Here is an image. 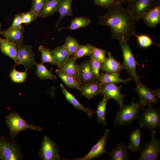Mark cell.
Wrapping results in <instances>:
<instances>
[{
  "label": "cell",
  "mask_w": 160,
  "mask_h": 160,
  "mask_svg": "<svg viewBox=\"0 0 160 160\" xmlns=\"http://www.w3.org/2000/svg\"><path fill=\"white\" fill-rule=\"evenodd\" d=\"M106 14L99 16L98 23L110 27L112 38L128 41L136 34L135 21L127 8L117 4L107 8Z\"/></svg>",
  "instance_id": "obj_1"
},
{
  "label": "cell",
  "mask_w": 160,
  "mask_h": 160,
  "mask_svg": "<svg viewBox=\"0 0 160 160\" xmlns=\"http://www.w3.org/2000/svg\"><path fill=\"white\" fill-rule=\"evenodd\" d=\"M146 105L139 99L137 101H135L134 97L129 104L124 105L123 104L120 106L116 114L114 125L129 126L135 119L140 118L139 113Z\"/></svg>",
  "instance_id": "obj_2"
},
{
  "label": "cell",
  "mask_w": 160,
  "mask_h": 160,
  "mask_svg": "<svg viewBox=\"0 0 160 160\" xmlns=\"http://www.w3.org/2000/svg\"><path fill=\"white\" fill-rule=\"evenodd\" d=\"M2 149L0 153V160H22L24 157L21 145L15 138L7 136L0 137Z\"/></svg>",
  "instance_id": "obj_3"
},
{
  "label": "cell",
  "mask_w": 160,
  "mask_h": 160,
  "mask_svg": "<svg viewBox=\"0 0 160 160\" xmlns=\"http://www.w3.org/2000/svg\"><path fill=\"white\" fill-rule=\"evenodd\" d=\"M5 122L9 130V135L15 138L19 133L28 129L42 131V127L29 124L19 114L12 111L5 116Z\"/></svg>",
  "instance_id": "obj_4"
},
{
  "label": "cell",
  "mask_w": 160,
  "mask_h": 160,
  "mask_svg": "<svg viewBox=\"0 0 160 160\" xmlns=\"http://www.w3.org/2000/svg\"><path fill=\"white\" fill-rule=\"evenodd\" d=\"M126 41H119L120 45L122 49L123 61L121 64L123 69L125 70L131 78L135 82L136 84L141 83L140 79L141 77L139 76L136 72L137 65H140L136 60L128 44Z\"/></svg>",
  "instance_id": "obj_5"
},
{
  "label": "cell",
  "mask_w": 160,
  "mask_h": 160,
  "mask_svg": "<svg viewBox=\"0 0 160 160\" xmlns=\"http://www.w3.org/2000/svg\"><path fill=\"white\" fill-rule=\"evenodd\" d=\"M127 8L136 22L142 19L148 12L160 4L159 0H131Z\"/></svg>",
  "instance_id": "obj_6"
},
{
  "label": "cell",
  "mask_w": 160,
  "mask_h": 160,
  "mask_svg": "<svg viewBox=\"0 0 160 160\" xmlns=\"http://www.w3.org/2000/svg\"><path fill=\"white\" fill-rule=\"evenodd\" d=\"M140 118V126L151 132L157 129L160 125V112L159 109L153 108L152 106H148L142 110Z\"/></svg>",
  "instance_id": "obj_7"
},
{
  "label": "cell",
  "mask_w": 160,
  "mask_h": 160,
  "mask_svg": "<svg viewBox=\"0 0 160 160\" xmlns=\"http://www.w3.org/2000/svg\"><path fill=\"white\" fill-rule=\"evenodd\" d=\"M151 138L148 143L142 145L139 160H156L160 155V143L155 131L151 132Z\"/></svg>",
  "instance_id": "obj_8"
},
{
  "label": "cell",
  "mask_w": 160,
  "mask_h": 160,
  "mask_svg": "<svg viewBox=\"0 0 160 160\" xmlns=\"http://www.w3.org/2000/svg\"><path fill=\"white\" fill-rule=\"evenodd\" d=\"M59 148L57 145L48 136L43 137L39 155L43 160H66L62 159L58 155Z\"/></svg>",
  "instance_id": "obj_9"
},
{
  "label": "cell",
  "mask_w": 160,
  "mask_h": 160,
  "mask_svg": "<svg viewBox=\"0 0 160 160\" xmlns=\"http://www.w3.org/2000/svg\"><path fill=\"white\" fill-rule=\"evenodd\" d=\"M135 91L139 96V100L146 105L152 106L160 101V89L152 90L141 83L136 84Z\"/></svg>",
  "instance_id": "obj_10"
},
{
  "label": "cell",
  "mask_w": 160,
  "mask_h": 160,
  "mask_svg": "<svg viewBox=\"0 0 160 160\" xmlns=\"http://www.w3.org/2000/svg\"><path fill=\"white\" fill-rule=\"evenodd\" d=\"M32 47L31 45H27L23 43L16 45L19 65H23L26 69L32 68L36 63Z\"/></svg>",
  "instance_id": "obj_11"
},
{
  "label": "cell",
  "mask_w": 160,
  "mask_h": 160,
  "mask_svg": "<svg viewBox=\"0 0 160 160\" xmlns=\"http://www.w3.org/2000/svg\"><path fill=\"white\" fill-rule=\"evenodd\" d=\"M122 87V85L118 86L114 83L104 84L101 85L100 94L107 100L110 99L115 100L121 106L123 104V98L125 96L120 92Z\"/></svg>",
  "instance_id": "obj_12"
},
{
  "label": "cell",
  "mask_w": 160,
  "mask_h": 160,
  "mask_svg": "<svg viewBox=\"0 0 160 160\" xmlns=\"http://www.w3.org/2000/svg\"><path fill=\"white\" fill-rule=\"evenodd\" d=\"M78 70L77 80L81 86L89 84L97 81L92 71L90 59L84 61L79 65Z\"/></svg>",
  "instance_id": "obj_13"
},
{
  "label": "cell",
  "mask_w": 160,
  "mask_h": 160,
  "mask_svg": "<svg viewBox=\"0 0 160 160\" xmlns=\"http://www.w3.org/2000/svg\"><path fill=\"white\" fill-rule=\"evenodd\" d=\"M110 132L108 129L105 130L103 136L92 148L90 151L84 156L77 158L72 160H91L98 158L101 155L108 152L106 151V143Z\"/></svg>",
  "instance_id": "obj_14"
},
{
  "label": "cell",
  "mask_w": 160,
  "mask_h": 160,
  "mask_svg": "<svg viewBox=\"0 0 160 160\" xmlns=\"http://www.w3.org/2000/svg\"><path fill=\"white\" fill-rule=\"evenodd\" d=\"M24 26L23 24L12 28H9L4 31H2L0 35L16 45L23 44V42Z\"/></svg>",
  "instance_id": "obj_15"
},
{
  "label": "cell",
  "mask_w": 160,
  "mask_h": 160,
  "mask_svg": "<svg viewBox=\"0 0 160 160\" xmlns=\"http://www.w3.org/2000/svg\"><path fill=\"white\" fill-rule=\"evenodd\" d=\"M0 49L4 55L11 58L15 62V66L19 65L16 45L5 39L0 37Z\"/></svg>",
  "instance_id": "obj_16"
},
{
  "label": "cell",
  "mask_w": 160,
  "mask_h": 160,
  "mask_svg": "<svg viewBox=\"0 0 160 160\" xmlns=\"http://www.w3.org/2000/svg\"><path fill=\"white\" fill-rule=\"evenodd\" d=\"M107 59L101 63L100 70L106 73L119 72L122 68L120 62L117 61L110 52H108Z\"/></svg>",
  "instance_id": "obj_17"
},
{
  "label": "cell",
  "mask_w": 160,
  "mask_h": 160,
  "mask_svg": "<svg viewBox=\"0 0 160 160\" xmlns=\"http://www.w3.org/2000/svg\"><path fill=\"white\" fill-rule=\"evenodd\" d=\"M129 150L125 143L121 142L117 144L115 148L108 153L111 160H128L130 159Z\"/></svg>",
  "instance_id": "obj_18"
},
{
  "label": "cell",
  "mask_w": 160,
  "mask_h": 160,
  "mask_svg": "<svg viewBox=\"0 0 160 160\" xmlns=\"http://www.w3.org/2000/svg\"><path fill=\"white\" fill-rule=\"evenodd\" d=\"M142 19L149 27H156L160 23V4L146 13Z\"/></svg>",
  "instance_id": "obj_19"
},
{
  "label": "cell",
  "mask_w": 160,
  "mask_h": 160,
  "mask_svg": "<svg viewBox=\"0 0 160 160\" xmlns=\"http://www.w3.org/2000/svg\"><path fill=\"white\" fill-rule=\"evenodd\" d=\"M101 85L99 81H96L81 86L80 90L81 94L88 99H91L100 94Z\"/></svg>",
  "instance_id": "obj_20"
},
{
  "label": "cell",
  "mask_w": 160,
  "mask_h": 160,
  "mask_svg": "<svg viewBox=\"0 0 160 160\" xmlns=\"http://www.w3.org/2000/svg\"><path fill=\"white\" fill-rule=\"evenodd\" d=\"M62 93L65 96L66 100L69 101L77 109L86 113L88 116L91 118L94 112L92 109L86 108L82 105L78 100L71 94L69 92L62 84H60Z\"/></svg>",
  "instance_id": "obj_21"
},
{
  "label": "cell",
  "mask_w": 160,
  "mask_h": 160,
  "mask_svg": "<svg viewBox=\"0 0 160 160\" xmlns=\"http://www.w3.org/2000/svg\"><path fill=\"white\" fill-rule=\"evenodd\" d=\"M120 76L119 72L106 73L102 71L100 73L99 81L101 85L110 83L126 84L132 80L130 77L126 79H122L119 78Z\"/></svg>",
  "instance_id": "obj_22"
},
{
  "label": "cell",
  "mask_w": 160,
  "mask_h": 160,
  "mask_svg": "<svg viewBox=\"0 0 160 160\" xmlns=\"http://www.w3.org/2000/svg\"><path fill=\"white\" fill-rule=\"evenodd\" d=\"M61 0H47L40 11L38 17L45 18L53 15Z\"/></svg>",
  "instance_id": "obj_23"
},
{
  "label": "cell",
  "mask_w": 160,
  "mask_h": 160,
  "mask_svg": "<svg viewBox=\"0 0 160 160\" xmlns=\"http://www.w3.org/2000/svg\"><path fill=\"white\" fill-rule=\"evenodd\" d=\"M73 0H61L56 11L59 13V16L55 26H57L60 21L67 16H73L72 4Z\"/></svg>",
  "instance_id": "obj_24"
},
{
  "label": "cell",
  "mask_w": 160,
  "mask_h": 160,
  "mask_svg": "<svg viewBox=\"0 0 160 160\" xmlns=\"http://www.w3.org/2000/svg\"><path fill=\"white\" fill-rule=\"evenodd\" d=\"M76 60L72 56H71L64 63L60 65L58 69L73 76L77 79L79 65L77 64Z\"/></svg>",
  "instance_id": "obj_25"
},
{
  "label": "cell",
  "mask_w": 160,
  "mask_h": 160,
  "mask_svg": "<svg viewBox=\"0 0 160 160\" xmlns=\"http://www.w3.org/2000/svg\"><path fill=\"white\" fill-rule=\"evenodd\" d=\"M55 71L58 76L68 88L75 89L80 90L81 85L75 77L60 71L58 68Z\"/></svg>",
  "instance_id": "obj_26"
},
{
  "label": "cell",
  "mask_w": 160,
  "mask_h": 160,
  "mask_svg": "<svg viewBox=\"0 0 160 160\" xmlns=\"http://www.w3.org/2000/svg\"><path fill=\"white\" fill-rule=\"evenodd\" d=\"M51 51L55 60L58 64V68L64 63L70 57L63 44L55 47Z\"/></svg>",
  "instance_id": "obj_27"
},
{
  "label": "cell",
  "mask_w": 160,
  "mask_h": 160,
  "mask_svg": "<svg viewBox=\"0 0 160 160\" xmlns=\"http://www.w3.org/2000/svg\"><path fill=\"white\" fill-rule=\"evenodd\" d=\"M139 126L138 129L132 131L130 134V141L128 147L134 153H138L140 150L141 134Z\"/></svg>",
  "instance_id": "obj_28"
},
{
  "label": "cell",
  "mask_w": 160,
  "mask_h": 160,
  "mask_svg": "<svg viewBox=\"0 0 160 160\" xmlns=\"http://www.w3.org/2000/svg\"><path fill=\"white\" fill-rule=\"evenodd\" d=\"M37 68L36 73L37 76L41 80L50 79L54 80L57 79V76L52 73L51 68L49 70L42 63H35Z\"/></svg>",
  "instance_id": "obj_29"
},
{
  "label": "cell",
  "mask_w": 160,
  "mask_h": 160,
  "mask_svg": "<svg viewBox=\"0 0 160 160\" xmlns=\"http://www.w3.org/2000/svg\"><path fill=\"white\" fill-rule=\"evenodd\" d=\"M90 19L88 17H76L71 21L70 25L65 28L71 30H74L85 28L90 24Z\"/></svg>",
  "instance_id": "obj_30"
},
{
  "label": "cell",
  "mask_w": 160,
  "mask_h": 160,
  "mask_svg": "<svg viewBox=\"0 0 160 160\" xmlns=\"http://www.w3.org/2000/svg\"><path fill=\"white\" fill-rule=\"evenodd\" d=\"M107 101L103 98L102 100L98 103L96 111L94 112L96 113V119L98 123L105 126L106 125L105 116Z\"/></svg>",
  "instance_id": "obj_31"
},
{
  "label": "cell",
  "mask_w": 160,
  "mask_h": 160,
  "mask_svg": "<svg viewBox=\"0 0 160 160\" xmlns=\"http://www.w3.org/2000/svg\"><path fill=\"white\" fill-rule=\"evenodd\" d=\"M70 57L73 56L80 45L78 41L71 36L66 37L63 44Z\"/></svg>",
  "instance_id": "obj_32"
},
{
  "label": "cell",
  "mask_w": 160,
  "mask_h": 160,
  "mask_svg": "<svg viewBox=\"0 0 160 160\" xmlns=\"http://www.w3.org/2000/svg\"><path fill=\"white\" fill-rule=\"evenodd\" d=\"M38 49L41 54V59L42 64L48 62L54 65H56L58 67V64L55 60L51 50L44 47L42 45L39 47Z\"/></svg>",
  "instance_id": "obj_33"
},
{
  "label": "cell",
  "mask_w": 160,
  "mask_h": 160,
  "mask_svg": "<svg viewBox=\"0 0 160 160\" xmlns=\"http://www.w3.org/2000/svg\"><path fill=\"white\" fill-rule=\"evenodd\" d=\"M89 57L92 55L90 44L80 45L74 55L72 56L75 60L84 57L86 56Z\"/></svg>",
  "instance_id": "obj_34"
},
{
  "label": "cell",
  "mask_w": 160,
  "mask_h": 160,
  "mask_svg": "<svg viewBox=\"0 0 160 160\" xmlns=\"http://www.w3.org/2000/svg\"><path fill=\"white\" fill-rule=\"evenodd\" d=\"M15 66L10 74V77L12 81L16 83H21L23 82L27 78V71L26 69L24 72H21L17 71Z\"/></svg>",
  "instance_id": "obj_35"
},
{
  "label": "cell",
  "mask_w": 160,
  "mask_h": 160,
  "mask_svg": "<svg viewBox=\"0 0 160 160\" xmlns=\"http://www.w3.org/2000/svg\"><path fill=\"white\" fill-rule=\"evenodd\" d=\"M92 52V56L94 58L99 60L101 62L105 60L107 57L105 54L106 50L97 48L90 44Z\"/></svg>",
  "instance_id": "obj_36"
},
{
  "label": "cell",
  "mask_w": 160,
  "mask_h": 160,
  "mask_svg": "<svg viewBox=\"0 0 160 160\" xmlns=\"http://www.w3.org/2000/svg\"><path fill=\"white\" fill-rule=\"evenodd\" d=\"M134 36H136L139 46L142 48H148L153 43L151 38L148 35L135 34Z\"/></svg>",
  "instance_id": "obj_37"
},
{
  "label": "cell",
  "mask_w": 160,
  "mask_h": 160,
  "mask_svg": "<svg viewBox=\"0 0 160 160\" xmlns=\"http://www.w3.org/2000/svg\"><path fill=\"white\" fill-rule=\"evenodd\" d=\"M47 0H32L31 11L33 12L36 18L38 17L39 13Z\"/></svg>",
  "instance_id": "obj_38"
},
{
  "label": "cell",
  "mask_w": 160,
  "mask_h": 160,
  "mask_svg": "<svg viewBox=\"0 0 160 160\" xmlns=\"http://www.w3.org/2000/svg\"><path fill=\"white\" fill-rule=\"evenodd\" d=\"M89 57L92 63L93 73L96 77L97 80L99 81L100 73L99 71L100 69L102 62L94 58L92 56Z\"/></svg>",
  "instance_id": "obj_39"
},
{
  "label": "cell",
  "mask_w": 160,
  "mask_h": 160,
  "mask_svg": "<svg viewBox=\"0 0 160 160\" xmlns=\"http://www.w3.org/2000/svg\"><path fill=\"white\" fill-rule=\"evenodd\" d=\"M94 3L96 6L107 8L118 3L117 0H94Z\"/></svg>",
  "instance_id": "obj_40"
},
{
  "label": "cell",
  "mask_w": 160,
  "mask_h": 160,
  "mask_svg": "<svg viewBox=\"0 0 160 160\" xmlns=\"http://www.w3.org/2000/svg\"><path fill=\"white\" fill-rule=\"evenodd\" d=\"M36 20L33 13L30 11L25 13H24L23 17L22 23L27 25L32 22L36 21Z\"/></svg>",
  "instance_id": "obj_41"
},
{
  "label": "cell",
  "mask_w": 160,
  "mask_h": 160,
  "mask_svg": "<svg viewBox=\"0 0 160 160\" xmlns=\"http://www.w3.org/2000/svg\"><path fill=\"white\" fill-rule=\"evenodd\" d=\"M24 14L23 12H21L15 15L13 22L9 28H15L22 24V19Z\"/></svg>",
  "instance_id": "obj_42"
},
{
  "label": "cell",
  "mask_w": 160,
  "mask_h": 160,
  "mask_svg": "<svg viewBox=\"0 0 160 160\" xmlns=\"http://www.w3.org/2000/svg\"><path fill=\"white\" fill-rule=\"evenodd\" d=\"M131 0H117L119 4H121L124 3H128Z\"/></svg>",
  "instance_id": "obj_43"
},
{
  "label": "cell",
  "mask_w": 160,
  "mask_h": 160,
  "mask_svg": "<svg viewBox=\"0 0 160 160\" xmlns=\"http://www.w3.org/2000/svg\"><path fill=\"white\" fill-rule=\"evenodd\" d=\"M2 31V30H1V23L0 21V35H0V33H1V31Z\"/></svg>",
  "instance_id": "obj_44"
},
{
  "label": "cell",
  "mask_w": 160,
  "mask_h": 160,
  "mask_svg": "<svg viewBox=\"0 0 160 160\" xmlns=\"http://www.w3.org/2000/svg\"><path fill=\"white\" fill-rule=\"evenodd\" d=\"M1 149H2V145H1V143L0 142V153H1Z\"/></svg>",
  "instance_id": "obj_45"
},
{
  "label": "cell",
  "mask_w": 160,
  "mask_h": 160,
  "mask_svg": "<svg viewBox=\"0 0 160 160\" xmlns=\"http://www.w3.org/2000/svg\"></svg>",
  "instance_id": "obj_46"
}]
</instances>
